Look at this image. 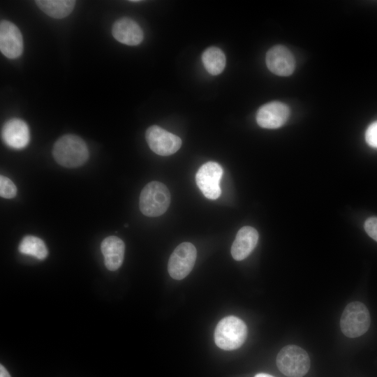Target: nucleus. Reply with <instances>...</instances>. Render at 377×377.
<instances>
[{
    "instance_id": "6",
    "label": "nucleus",
    "mask_w": 377,
    "mask_h": 377,
    "mask_svg": "<svg viewBox=\"0 0 377 377\" xmlns=\"http://www.w3.org/2000/svg\"><path fill=\"white\" fill-rule=\"evenodd\" d=\"M197 251L195 246L190 242L179 244L170 255L168 270L170 276L177 280L185 278L192 270Z\"/></svg>"
},
{
    "instance_id": "9",
    "label": "nucleus",
    "mask_w": 377,
    "mask_h": 377,
    "mask_svg": "<svg viewBox=\"0 0 377 377\" xmlns=\"http://www.w3.org/2000/svg\"><path fill=\"white\" fill-rule=\"evenodd\" d=\"M289 116L290 109L287 105L273 101L262 105L258 109L256 121L262 128L274 129L282 126Z\"/></svg>"
},
{
    "instance_id": "4",
    "label": "nucleus",
    "mask_w": 377,
    "mask_h": 377,
    "mask_svg": "<svg viewBox=\"0 0 377 377\" xmlns=\"http://www.w3.org/2000/svg\"><path fill=\"white\" fill-rule=\"evenodd\" d=\"M370 322L368 309L363 303L356 301L345 307L340 320V327L345 336L355 338L368 330Z\"/></svg>"
},
{
    "instance_id": "7",
    "label": "nucleus",
    "mask_w": 377,
    "mask_h": 377,
    "mask_svg": "<svg viewBox=\"0 0 377 377\" xmlns=\"http://www.w3.org/2000/svg\"><path fill=\"white\" fill-rule=\"evenodd\" d=\"M223 175L221 166L214 161L203 164L198 170L195 182L203 195L208 199L216 200L221 193L220 181Z\"/></svg>"
},
{
    "instance_id": "14",
    "label": "nucleus",
    "mask_w": 377,
    "mask_h": 377,
    "mask_svg": "<svg viewBox=\"0 0 377 377\" xmlns=\"http://www.w3.org/2000/svg\"><path fill=\"white\" fill-rule=\"evenodd\" d=\"M258 240V231L251 226H244L237 232L231 247V255L235 260H242L253 251Z\"/></svg>"
},
{
    "instance_id": "10",
    "label": "nucleus",
    "mask_w": 377,
    "mask_h": 377,
    "mask_svg": "<svg viewBox=\"0 0 377 377\" xmlns=\"http://www.w3.org/2000/svg\"><path fill=\"white\" fill-rule=\"evenodd\" d=\"M0 50L9 59L20 57L23 51V39L19 29L7 20L0 24Z\"/></svg>"
},
{
    "instance_id": "19",
    "label": "nucleus",
    "mask_w": 377,
    "mask_h": 377,
    "mask_svg": "<svg viewBox=\"0 0 377 377\" xmlns=\"http://www.w3.org/2000/svg\"><path fill=\"white\" fill-rule=\"evenodd\" d=\"M17 188L14 183L8 177L0 176V195L7 199L13 198L15 196Z\"/></svg>"
},
{
    "instance_id": "20",
    "label": "nucleus",
    "mask_w": 377,
    "mask_h": 377,
    "mask_svg": "<svg viewBox=\"0 0 377 377\" xmlns=\"http://www.w3.org/2000/svg\"><path fill=\"white\" fill-rule=\"evenodd\" d=\"M365 140L370 147L377 148V121L368 126L365 133Z\"/></svg>"
},
{
    "instance_id": "12",
    "label": "nucleus",
    "mask_w": 377,
    "mask_h": 377,
    "mask_svg": "<svg viewBox=\"0 0 377 377\" xmlns=\"http://www.w3.org/2000/svg\"><path fill=\"white\" fill-rule=\"evenodd\" d=\"M3 142L13 149H22L29 142L30 133L27 124L20 119L7 121L1 132Z\"/></svg>"
},
{
    "instance_id": "22",
    "label": "nucleus",
    "mask_w": 377,
    "mask_h": 377,
    "mask_svg": "<svg viewBox=\"0 0 377 377\" xmlns=\"http://www.w3.org/2000/svg\"><path fill=\"white\" fill-rule=\"evenodd\" d=\"M0 377H10L9 373L2 364L0 365Z\"/></svg>"
},
{
    "instance_id": "11",
    "label": "nucleus",
    "mask_w": 377,
    "mask_h": 377,
    "mask_svg": "<svg viewBox=\"0 0 377 377\" xmlns=\"http://www.w3.org/2000/svg\"><path fill=\"white\" fill-rule=\"evenodd\" d=\"M265 61L269 70L279 76L290 75L295 68L293 54L286 47L281 45H275L267 51Z\"/></svg>"
},
{
    "instance_id": "13",
    "label": "nucleus",
    "mask_w": 377,
    "mask_h": 377,
    "mask_svg": "<svg viewBox=\"0 0 377 377\" xmlns=\"http://www.w3.org/2000/svg\"><path fill=\"white\" fill-rule=\"evenodd\" d=\"M114 38L127 45H137L143 40V31L133 20L122 17L117 20L112 29Z\"/></svg>"
},
{
    "instance_id": "3",
    "label": "nucleus",
    "mask_w": 377,
    "mask_h": 377,
    "mask_svg": "<svg viewBox=\"0 0 377 377\" xmlns=\"http://www.w3.org/2000/svg\"><path fill=\"white\" fill-rule=\"evenodd\" d=\"M170 203V193L161 182L153 181L142 190L139 207L141 212L147 216H158L164 214Z\"/></svg>"
},
{
    "instance_id": "18",
    "label": "nucleus",
    "mask_w": 377,
    "mask_h": 377,
    "mask_svg": "<svg viewBox=\"0 0 377 377\" xmlns=\"http://www.w3.org/2000/svg\"><path fill=\"white\" fill-rule=\"evenodd\" d=\"M18 249L21 253L34 256L38 260L45 259L48 254L44 242L33 235L25 236L20 242Z\"/></svg>"
},
{
    "instance_id": "23",
    "label": "nucleus",
    "mask_w": 377,
    "mask_h": 377,
    "mask_svg": "<svg viewBox=\"0 0 377 377\" xmlns=\"http://www.w3.org/2000/svg\"><path fill=\"white\" fill-rule=\"evenodd\" d=\"M255 377H274V376L268 374L260 373V374H256Z\"/></svg>"
},
{
    "instance_id": "21",
    "label": "nucleus",
    "mask_w": 377,
    "mask_h": 377,
    "mask_svg": "<svg viewBox=\"0 0 377 377\" xmlns=\"http://www.w3.org/2000/svg\"><path fill=\"white\" fill-rule=\"evenodd\" d=\"M364 226L367 233L377 242V217L367 219Z\"/></svg>"
},
{
    "instance_id": "2",
    "label": "nucleus",
    "mask_w": 377,
    "mask_h": 377,
    "mask_svg": "<svg viewBox=\"0 0 377 377\" xmlns=\"http://www.w3.org/2000/svg\"><path fill=\"white\" fill-rule=\"evenodd\" d=\"M247 336V327L240 318L229 316L221 319L214 331V341L218 347L226 350L239 348Z\"/></svg>"
},
{
    "instance_id": "8",
    "label": "nucleus",
    "mask_w": 377,
    "mask_h": 377,
    "mask_svg": "<svg viewBox=\"0 0 377 377\" xmlns=\"http://www.w3.org/2000/svg\"><path fill=\"white\" fill-rule=\"evenodd\" d=\"M145 138L149 148L160 156L173 154L182 145V140L177 135L156 125L147 128Z\"/></svg>"
},
{
    "instance_id": "16",
    "label": "nucleus",
    "mask_w": 377,
    "mask_h": 377,
    "mask_svg": "<svg viewBox=\"0 0 377 377\" xmlns=\"http://www.w3.org/2000/svg\"><path fill=\"white\" fill-rule=\"evenodd\" d=\"M36 3L45 13L56 19L68 16L75 4L73 0H37Z\"/></svg>"
},
{
    "instance_id": "1",
    "label": "nucleus",
    "mask_w": 377,
    "mask_h": 377,
    "mask_svg": "<svg viewBox=\"0 0 377 377\" xmlns=\"http://www.w3.org/2000/svg\"><path fill=\"white\" fill-rule=\"evenodd\" d=\"M52 153L59 165L68 168L83 165L89 157L84 141L72 134L65 135L58 139L54 145Z\"/></svg>"
},
{
    "instance_id": "15",
    "label": "nucleus",
    "mask_w": 377,
    "mask_h": 377,
    "mask_svg": "<svg viewBox=\"0 0 377 377\" xmlns=\"http://www.w3.org/2000/svg\"><path fill=\"white\" fill-rule=\"evenodd\" d=\"M101 249L108 269L115 271L121 267L124 257L125 244L120 238L116 236L106 237L101 243Z\"/></svg>"
},
{
    "instance_id": "5",
    "label": "nucleus",
    "mask_w": 377,
    "mask_h": 377,
    "mask_svg": "<svg viewBox=\"0 0 377 377\" xmlns=\"http://www.w3.org/2000/svg\"><path fill=\"white\" fill-rule=\"evenodd\" d=\"M276 365L279 371L288 377H302L310 368L308 353L295 345L283 347L276 357Z\"/></svg>"
},
{
    "instance_id": "17",
    "label": "nucleus",
    "mask_w": 377,
    "mask_h": 377,
    "mask_svg": "<svg viewBox=\"0 0 377 377\" xmlns=\"http://www.w3.org/2000/svg\"><path fill=\"white\" fill-rule=\"evenodd\" d=\"M202 61L208 73L213 75L222 73L226 66V56L223 51L216 47L206 49L202 53Z\"/></svg>"
}]
</instances>
